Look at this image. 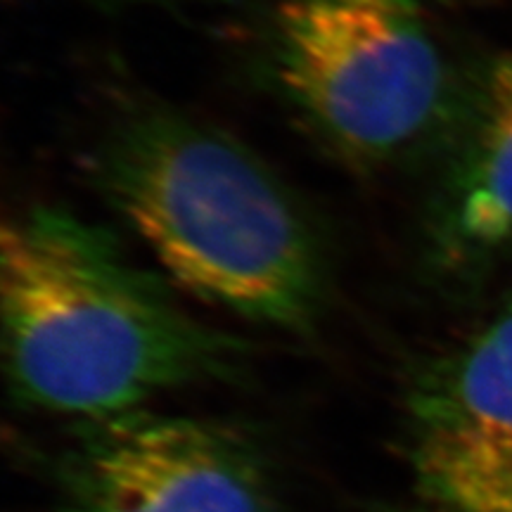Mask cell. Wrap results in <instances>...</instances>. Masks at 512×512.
<instances>
[{"label": "cell", "mask_w": 512, "mask_h": 512, "mask_svg": "<svg viewBox=\"0 0 512 512\" xmlns=\"http://www.w3.org/2000/svg\"><path fill=\"white\" fill-rule=\"evenodd\" d=\"M382 512H444V510H437V508H432V510H406V508H399V510H382Z\"/></svg>", "instance_id": "obj_8"}, {"label": "cell", "mask_w": 512, "mask_h": 512, "mask_svg": "<svg viewBox=\"0 0 512 512\" xmlns=\"http://www.w3.org/2000/svg\"><path fill=\"white\" fill-rule=\"evenodd\" d=\"M430 235L434 259L451 273L475 271L512 245V57L489 74Z\"/></svg>", "instance_id": "obj_6"}, {"label": "cell", "mask_w": 512, "mask_h": 512, "mask_svg": "<svg viewBox=\"0 0 512 512\" xmlns=\"http://www.w3.org/2000/svg\"><path fill=\"white\" fill-rule=\"evenodd\" d=\"M88 3L102 5V8H136V5H176L181 0H88Z\"/></svg>", "instance_id": "obj_7"}, {"label": "cell", "mask_w": 512, "mask_h": 512, "mask_svg": "<svg viewBox=\"0 0 512 512\" xmlns=\"http://www.w3.org/2000/svg\"><path fill=\"white\" fill-rule=\"evenodd\" d=\"M271 64L306 126L363 171L411 152L446 110V64L415 0H283Z\"/></svg>", "instance_id": "obj_3"}, {"label": "cell", "mask_w": 512, "mask_h": 512, "mask_svg": "<svg viewBox=\"0 0 512 512\" xmlns=\"http://www.w3.org/2000/svg\"><path fill=\"white\" fill-rule=\"evenodd\" d=\"M57 512H275V491L245 432L133 408L79 420Z\"/></svg>", "instance_id": "obj_4"}, {"label": "cell", "mask_w": 512, "mask_h": 512, "mask_svg": "<svg viewBox=\"0 0 512 512\" xmlns=\"http://www.w3.org/2000/svg\"><path fill=\"white\" fill-rule=\"evenodd\" d=\"M93 174L197 297L278 330L316 325L330 292L320 230L240 140L174 107L136 105L102 136Z\"/></svg>", "instance_id": "obj_2"}, {"label": "cell", "mask_w": 512, "mask_h": 512, "mask_svg": "<svg viewBox=\"0 0 512 512\" xmlns=\"http://www.w3.org/2000/svg\"><path fill=\"white\" fill-rule=\"evenodd\" d=\"M406 446L420 494L444 512H512V299L415 370Z\"/></svg>", "instance_id": "obj_5"}, {"label": "cell", "mask_w": 512, "mask_h": 512, "mask_svg": "<svg viewBox=\"0 0 512 512\" xmlns=\"http://www.w3.org/2000/svg\"><path fill=\"white\" fill-rule=\"evenodd\" d=\"M245 361L242 339L183 311L105 228L57 207L0 219V363L31 408L102 418Z\"/></svg>", "instance_id": "obj_1"}]
</instances>
